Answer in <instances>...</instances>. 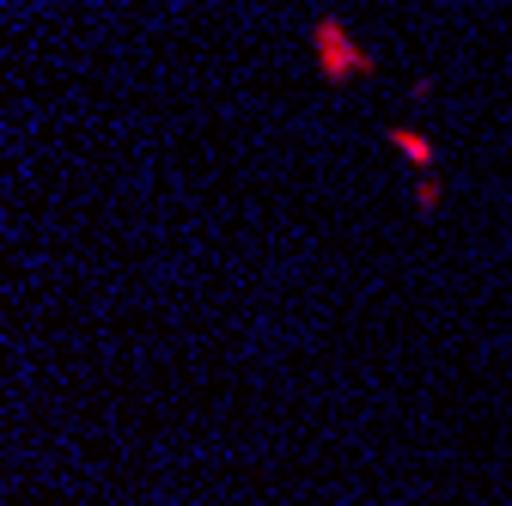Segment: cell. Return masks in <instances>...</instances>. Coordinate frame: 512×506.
Segmentation results:
<instances>
[{"label":"cell","mask_w":512,"mask_h":506,"mask_svg":"<svg viewBox=\"0 0 512 506\" xmlns=\"http://www.w3.org/2000/svg\"><path fill=\"white\" fill-rule=\"evenodd\" d=\"M311 61H317V80L324 86H354V80L378 74V55L354 37V25L342 13H317L311 19Z\"/></svg>","instance_id":"6da1fadb"},{"label":"cell","mask_w":512,"mask_h":506,"mask_svg":"<svg viewBox=\"0 0 512 506\" xmlns=\"http://www.w3.org/2000/svg\"><path fill=\"white\" fill-rule=\"evenodd\" d=\"M384 147H391V153H403L415 171H439V141H433L427 129H409V122H391V129H384Z\"/></svg>","instance_id":"7a4b0ae2"},{"label":"cell","mask_w":512,"mask_h":506,"mask_svg":"<svg viewBox=\"0 0 512 506\" xmlns=\"http://www.w3.org/2000/svg\"><path fill=\"white\" fill-rule=\"evenodd\" d=\"M439 208H445V177L439 171H415V214L439 220Z\"/></svg>","instance_id":"3957f363"},{"label":"cell","mask_w":512,"mask_h":506,"mask_svg":"<svg viewBox=\"0 0 512 506\" xmlns=\"http://www.w3.org/2000/svg\"><path fill=\"white\" fill-rule=\"evenodd\" d=\"M433 98V74H421V80H409V104H427Z\"/></svg>","instance_id":"277c9868"}]
</instances>
